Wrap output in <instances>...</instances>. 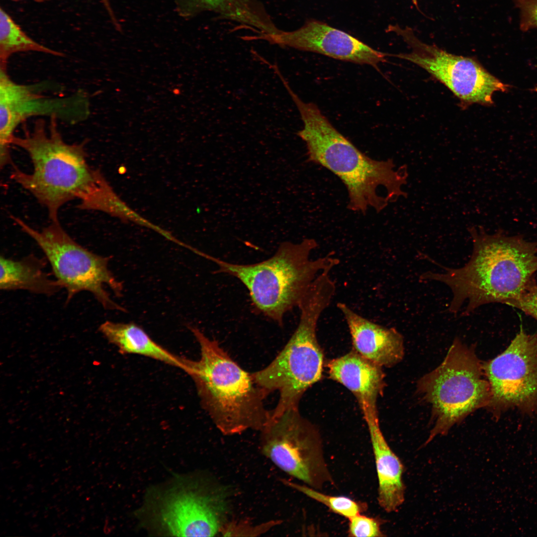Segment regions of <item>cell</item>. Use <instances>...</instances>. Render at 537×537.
Masks as SVG:
<instances>
[{"label":"cell","mask_w":537,"mask_h":537,"mask_svg":"<svg viewBox=\"0 0 537 537\" xmlns=\"http://www.w3.org/2000/svg\"><path fill=\"white\" fill-rule=\"evenodd\" d=\"M473 250L467 263L457 268L443 267L441 273L427 271L422 280H435L448 286L452 298L448 311L469 315L479 307L492 303L508 305L534 282L537 271V242L523 236H509L501 229L488 234L481 226H470Z\"/></svg>","instance_id":"obj_1"},{"label":"cell","mask_w":537,"mask_h":537,"mask_svg":"<svg viewBox=\"0 0 537 537\" xmlns=\"http://www.w3.org/2000/svg\"><path fill=\"white\" fill-rule=\"evenodd\" d=\"M290 96L303 123L297 135L306 144L308 161L342 180L348 190L350 210L365 213L372 208L379 212L389 202L407 197L401 188L408 176L406 165L396 169L392 159L369 157L337 130L316 104L304 101L294 91Z\"/></svg>","instance_id":"obj_2"},{"label":"cell","mask_w":537,"mask_h":537,"mask_svg":"<svg viewBox=\"0 0 537 537\" xmlns=\"http://www.w3.org/2000/svg\"><path fill=\"white\" fill-rule=\"evenodd\" d=\"M58 120L50 118L47 126L42 119L36 121L32 130L14 136L12 145L25 151L33 171L26 173L13 166L10 177L45 207L51 221H58L60 208L74 199L86 201L107 180L87 160L85 142L69 144L62 138Z\"/></svg>","instance_id":"obj_3"},{"label":"cell","mask_w":537,"mask_h":537,"mask_svg":"<svg viewBox=\"0 0 537 537\" xmlns=\"http://www.w3.org/2000/svg\"><path fill=\"white\" fill-rule=\"evenodd\" d=\"M190 329L200 356L197 360L187 359L185 372L193 380L201 405L216 428L225 436L249 430L261 432L271 417L264 403L268 394L216 340L197 328Z\"/></svg>","instance_id":"obj_4"},{"label":"cell","mask_w":537,"mask_h":537,"mask_svg":"<svg viewBox=\"0 0 537 537\" xmlns=\"http://www.w3.org/2000/svg\"><path fill=\"white\" fill-rule=\"evenodd\" d=\"M317 246L314 239L284 242L271 257L246 265L230 263L204 253L202 257L217 265L216 272L238 278L248 290L254 309L282 326L285 314L298 307L319 275L339 264L331 254L312 259Z\"/></svg>","instance_id":"obj_5"},{"label":"cell","mask_w":537,"mask_h":537,"mask_svg":"<svg viewBox=\"0 0 537 537\" xmlns=\"http://www.w3.org/2000/svg\"><path fill=\"white\" fill-rule=\"evenodd\" d=\"M329 276H318L298 306L300 318L290 338L266 367L252 373L256 383L268 394H279L271 410V418L284 411L298 408L305 392L319 381L323 374L324 356L317 337L319 318L329 307L336 292Z\"/></svg>","instance_id":"obj_6"},{"label":"cell","mask_w":537,"mask_h":537,"mask_svg":"<svg viewBox=\"0 0 537 537\" xmlns=\"http://www.w3.org/2000/svg\"><path fill=\"white\" fill-rule=\"evenodd\" d=\"M147 493L137 514L143 526L154 533L212 537L227 523L230 489L207 475L175 476Z\"/></svg>","instance_id":"obj_7"},{"label":"cell","mask_w":537,"mask_h":537,"mask_svg":"<svg viewBox=\"0 0 537 537\" xmlns=\"http://www.w3.org/2000/svg\"><path fill=\"white\" fill-rule=\"evenodd\" d=\"M417 392L432 408L434 426L424 444L445 436L469 414L487 407L489 384L472 347L456 338L441 364L418 382Z\"/></svg>","instance_id":"obj_8"},{"label":"cell","mask_w":537,"mask_h":537,"mask_svg":"<svg viewBox=\"0 0 537 537\" xmlns=\"http://www.w3.org/2000/svg\"><path fill=\"white\" fill-rule=\"evenodd\" d=\"M21 229L41 248L50 265L53 275L67 291V303L82 291L91 293L106 309L124 311L113 301L105 287L119 295L122 285L108 268L109 259L86 249L66 232L59 221H51L40 231L21 219L11 216Z\"/></svg>","instance_id":"obj_9"},{"label":"cell","mask_w":537,"mask_h":537,"mask_svg":"<svg viewBox=\"0 0 537 537\" xmlns=\"http://www.w3.org/2000/svg\"><path fill=\"white\" fill-rule=\"evenodd\" d=\"M260 433L262 454L281 470L319 490L334 484L319 431L298 408L271 418Z\"/></svg>","instance_id":"obj_10"},{"label":"cell","mask_w":537,"mask_h":537,"mask_svg":"<svg viewBox=\"0 0 537 537\" xmlns=\"http://www.w3.org/2000/svg\"><path fill=\"white\" fill-rule=\"evenodd\" d=\"M48 83L21 84L13 81L7 69L0 68V163H12L10 147L17 127L34 116H48L70 124L87 120L90 102L87 93L78 90L70 95L44 94Z\"/></svg>","instance_id":"obj_11"},{"label":"cell","mask_w":537,"mask_h":537,"mask_svg":"<svg viewBox=\"0 0 537 537\" xmlns=\"http://www.w3.org/2000/svg\"><path fill=\"white\" fill-rule=\"evenodd\" d=\"M387 32L401 36L411 49L409 53L393 55L425 69L445 85L464 104H493L494 92L506 91L504 84L476 60L449 53L419 40L409 27L389 25Z\"/></svg>","instance_id":"obj_12"},{"label":"cell","mask_w":537,"mask_h":537,"mask_svg":"<svg viewBox=\"0 0 537 537\" xmlns=\"http://www.w3.org/2000/svg\"><path fill=\"white\" fill-rule=\"evenodd\" d=\"M490 389L487 408L497 418L516 409L527 414L537 411V334L522 328L509 346L482 364Z\"/></svg>","instance_id":"obj_13"},{"label":"cell","mask_w":537,"mask_h":537,"mask_svg":"<svg viewBox=\"0 0 537 537\" xmlns=\"http://www.w3.org/2000/svg\"><path fill=\"white\" fill-rule=\"evenodd\" d=\"M251 39L272 44L319 53L333 59L377 68L388 54L377 51L359 39L323 22L311 19L293 31L279 30L271 34H258Z\"/></svg>","instance_id":"obj_14"},{"label":"cell","mask_w":537,"mask_h":537,"mask_svg":"<svg viewBox=\"0 0 537 537\" xmlns=\"http://www.w3.org/2000/svg\"><path fill=\"white\" fill-rule=\"evenodd\" d=\"M327 367L330 378L355 396L365 422L379 420L377 402L385 386L382 367L353 350L331 360Z\"/></svg>","instance_id":"obj_15"},{"label":"cell","mask_w":537,"mask_h":537,"mask_svg":"<svg viewBox=\"0 0 537 537\" xmlns=\"http://www.w3.org/2000/svg\"><path fill=\"white\" fill-rule=\"evenodd\" d=\"M351 337L353 350L381 367H391L404 356L402 335L394 328L377 324L356 312L347 304L338 302Z\"/></svg>","instance_id":"obj_16"},{"label":"cell","mask_w":537,"mask_h":537,"mask_svg":"<svg viewBox=\"0 0 537 537\" xmlns=\"http://www.w3.org/2000/svg\"><path fill=\"white\" fill-rule=\"evenodd\" d=\"M366 423L377 475L378 504L387 513L396 512L405 501L406 486L403 480L405 466L385 439L379 421Z\"/></svg>","instance_id":"obj_17"},{"label":"cell","mask_w":537,"mask_h":537,"mask_svg":"<svg viewBox=\"0 0 537 537\" xmlns=\"http://www.w3.org/2000/svg\"><path fill=\"white\" fill-rule=\"evenodd\" d=\"M179 14L191 17L206 11L251 28L258 34H271L278 29L259 0H177Z\"/></svg>","instance_id":"obj_18"},{"label":"cell","mask_w":537,"mask_h":537,"mask_svg":"<svg viewBox=\"0 0 537 537\" xmlns=\"http://www.w3.org/2000/svg\"><path fill=\"white\" fill-rule=\"evenodd\" d=\"M99 331L122 354L142 356L186 370L188 359L169 351L135 323L106 321L100 325Z\"/></svg>","instance_id":"obj_19"},{"label":"cell","mask_w":537,"mask_h":537,"mask_svg":"<svg viewBox=\"0 0 537 537\" xmlns=\"http://www.w3.org/2000/svg\"><path fill=\"white\" fill-rule=\"evenodd\" d=\"M46 263L45 259L33 254L16 260L1 255L0 289L24 290L47 296L55 294L62 288L45 271Z\"/></svg>","instance_id":"obj_20"},{"label":"cell","mask_w":537,"mask_h":537,"mask_svg":"<svg viewBox=\"0 0 537 537\" xmlns=\"http://www.w3.org/2000/svg\"><path fill=\"white\" fill-rule=\"evenodd\" d=\"M38 52L63 57V53L46 47L30 37L6 11L0 8V68L7 69L9 58L23 52Z\"/></svg>","instance_id":"obj_21"},{"label":"cell","mask_w":537,"mask_h":537,"mask_svg":"<svg viewBox=\"0 0 537 537\" xmlns=\"http://www.w3.org/2000/svg\"><path fill=\"white\" fill-rule=\"evenodd\" d=\"M282 481L287 486L325 505L334 513L348 519L366 510L365 503L355 501L349 497L325 494L305 484L301 485L287 480L282 479Z\"/></svg>","instance_id":"obj_22"},{"label":"cell","mask_w":537,"mask_h":537,"mask_svg":"<svg viewBox=\"0 0 537 537\" xmlns=\"http://www.w3.org/2000/svg\"><path fill=\"white\" fill-rule=\"evenodd\" d=\"M348 534L351 537H380L385 535L381 530L382 521L358 514L349 519Z\"/></svg>","instance_id":"obj_23"},{"label":"cell","mask_w":537,"mask_h":537,"mask_svg":"<svg viewBox=\"0 0 537 537\" xmlns=\"http://www.w3.org/2000/svg\"><path fill=\"white\" fill-rule=\"evenodd\" d=\"M520 11V29L527 32L537 28V0H513Z\"/></svg>","instance_id":"obj_24"},{"label":"cell","mask_w":537,"mask_h":537,"mask_svg":"<svg viewBox=\"0 0 537 537\" xmlns=\"http://www.w3.org/2000/svg\"><path fill=\"white\" fill-rule=\"evenodd\" d=\"M508 305L515 307L537 320V284L535 281L517 299Z\"/></svg>","instance_id":"obj_25"},{"label":"cell","mask_w":537,"mask_h":537,"mask_svg":"<svg viewBox=\"0 0 537 537\" xmlns=\"http://www.w3.org/2000/svg\"><path fill=\"white\" fill-rule=\"evenodd\" d=\"M12 0L15 1H22V0ZM31 0L34 1L35 2H45L46 1H48L49 0ZM100 0L101 1L102 3L103 4V6H104L105 8L106 9V11H107L108 14L109 16H110V19H111L112 22L113 24V25H114V26L115 27V28L117 29H118V30H120L121 27L120 26V24L118 22L117 20V19H116L114 14L113 11L112 10V7L110 6V2H109V0Z\"/></svg>","instance_id":"obj_26"},{"label":"cell","mask_w":537,"mask_h":537,"mask_svg":"<svg viewBox=\"0 0 537 537\" xmlns=\"http://www.w3.org/2000/svg\"><path fill=\"white\" fill-rule=\"evenodd\" d=\"M413 1L414 2V3L415 4L417 5V0H413Z\"/></svg>","instance_id":"obj_27"}]
</instances>
